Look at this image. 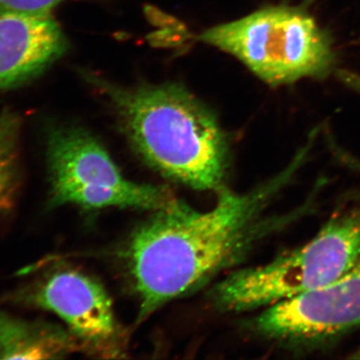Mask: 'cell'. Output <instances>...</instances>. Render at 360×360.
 <instances>
[{
    "label": "cell",
    "mask_w": 360,
    "mask_h": 360,
    "mask_svg": "<svg viewBox=\"0 0 360 360\" xmlns=\"http://www.w3.org/2000/svg\"><path fill=\"white\" fill-rule=\"evenodd\" d=\"M200 39L238 58L270 86L328 77L335 70L328 33L296 6L264 7L206 30Z\"/></svg>",
    "instance_id": "4"
},
{
    "label": "cell",
    "mask_w": 360,
    "mask_h": 360,
    "mask_svg": "<svg viewBox=\"0 0 360 360\" xmlns=\"http://www.w3.org/2000/svg\"><path fill=\"white\" fill-rule=\"evenodd\" d=\"M105 89L123 131L149 167L195 191L226 187L229 139L198 99L176 84Z\"/></svg>",
    "instance_id": "2"
},
{
    "label": "cell",
    "mask_w": 360,
    "mask_h": 360,
    "mask_svg": "<svg viewBox=\"0 0 360 360\" xmlns=\"http://www.w3.org/2000/svg\"><path fill=\"white\" fill-rule=\"evenodd\" d=\"M251 328L266 340L295 347L360 328V259L335 281L260 310Z\"/></svg>",
    "instance_id": "7"
},
{
    "label": "cell",
    "mask_w": 360,
    "mask_h": 360,
    "mask_svg": "<svg viewBox=\"0 0 360 360\" xmlns=\"http://www.w3.org/2000/svg\"><path fill=\"white\" fill-rule=\"evenodd\" d=\"M312 143L278 174L245 193L224 187L206 212L176 200L132 232L123 258L139 300V322L200 290L240 262L276 225L286 224L265 219L264 212L304 165Z\"/></svg>",
    "instance_id": "1"
},
{
    "label": "cell",
    "mask_w": 360,
    "mask_h": 360,
    "mask_svg": "<svg viewBox=\"0 0 360 360\" xmlns=\"http://www.w3.org/2000/svg\"><path fill=\"white\" fill-rule=\"evenodd\" d=\"M84 352L68 328L0 310V359H58Z\"/></svg>",
    "instance_id": "9"
},
{
    "label": "cell",
    "mask_w": 360,
    "mask_h": 360,
    "mask_svg": "<svg viewBox=\"0 0 360 360\" xmlns=\"http://www.w3.org/2000/svg\"><path fill=\"white\" fill-rule=\"evenodd\" d=\"M47 161L51 207L70 205L87 210L113 207L153 212L177 200L167 186L127 179L103 146L82 129L49 132Z\"/></svg>",
    "instance_id": "5"
},
{
    "label": "cell",
    "mask_w": 360,
    "mask_h": 360,
    "mask_svg": "<svg viewBox=\"0 0 360 360\" xmlns=\"http://www.w3.org/2000/svg\"><path fill=\"white\" fill-rule=\"evenodd\" d=\"M26 272L32 277L9 291L4 296L6 302L56 314L85 354L105 359L124 357L127 335L103 284L68 267Z\"/></svg>",
    "instance_id": "6"
},
{
    "label": "cell",
    "mask_w": 360,
    "mask_h": 360,
    "mask_svg": "<svg viewBox=\"0 0 360 360\" xmlns=\"http://www.w3.org/2000/svg\"><path fill=\"white\" fill-rule=\"evenodd\" d=\"M63 0H0V13L51 14V9Z\"/></svg>",
    "instance_id": "11"
},
{
    "label": "cell",
    "mask_w": 360,
    "mask_h": 360,
    "mask_svg": "<svg viewBox=\"0 0 360 360\" xmlns=\"http://www.w3.org/2000/svg\"><path fill=\"white\" fill-rule=\"evenodd\" d=\"M359 259L360 203L333 217L300 248L232 272L208 296L222 312L262 310L335 281Z\"/></svg>",
    "instance_id": "3"
},
{
    "label": "cell",
    "mask_w": 360,
    "mask_h": 360,
    "mask_svg": "<svg viewBox=\"0 0 360 360\" xmlns=\"http://www.w3.org/2000/svg\"><path fill=\"white\" fill-rule=\"evenodd\" d=\"M68 49L51 14L0 13V92L39 75Z\"/></svg>",
    "instance_id": "8"
},
{
    "label": "cell",
    "mask_w": 360,
    "mask_h": 360,
    "mask_svg": "<svg viewBox=\"0 0 360 360\" xmlns=\"http://www.w3.org/2000/svg\"><path fill=\"white\" fill-rule=\"evenodd\" d=\"M20 120L11 111L0 112V215L13 210L20 193Z\"/></svg>",
    "instance_id": "10"
}]
</instances>
